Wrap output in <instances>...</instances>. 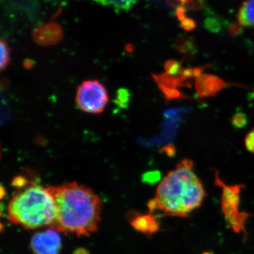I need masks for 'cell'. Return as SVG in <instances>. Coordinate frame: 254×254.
Here are the masks:
<instances>
[{
    "label": "cell",
    "mask_w": 254,
    "mask_h": 254,
    "mask_svg": "<svg viewBox=\"0 0 254 254\" xmlns=\"http://www.w3.org/2000/svg\"><path fill=\"white\" fill-rule=\"evenodd\" d=\"M55 206L50 228L65 235L89 237L98 230L102 202L94 192L76 182L47 188Z\"/></svg>",
    "instance_id": "obj_1"
},
{
    "label": "cell",
    "mask_w": 254,
    "mask_h": 254,
    "mask_svg": "<svg viewBox=\"0 0 254 254\" xmlns=\"http://www.w3.org/2000/svg\"><path fill=\"white\" fill-rule=\"evenodd\" d=\"M193 168V162L184 159L167 174L157 187L155 198L148 202L150 212L158 210L170 216L187 217L199 208L206 193Z\"/></svg>",
    "instance_id": "obj_2"
},
{
    "label": "cell",
    "mask_w": 254,
    "mask_h": 254,
    "mask_svg": "<svg viewBox=\"0 0 254 254\" xmlns=\"http://www.w3.org/2000/svg\"><path fill=\"white\" fill-rule=\"evenodd\" d=\"M55 215L54 202L47 188L33 182L16 189L7 206L8 220L26 229L51 227Z\"/></svg>",
    "instance_id": "obj_3"
},
{
    "label": "cell",
    "mask_w": 254,
    "mask_h": 254,
    "mask_svg": "<svg viewBox=\"0 0 254 254\" xmlns=\"http://www.w3.org/2000/svg\"><path fill=\"white\" fill-rule=\"evenodd\" d=\"M215 185L221 187V206L227 225L237 233H246L245 222L250 217L248 213L240 210V193L243 185H228L215 174Z\"/></svg>",
    "instance_id": "obj_4"
},
{
    "label": "cell",
    "mask_w": 254,
    "mask_h": 254,
    "mask_svg": "<svg viewBox=\"0 0 254 254\" xmlns=\"http://www.w3.org/2000/svg\"><path fill=\"white\" fill-rule=\"evenodd\" d=\"M76 103L78 108L86 113H103L109 102L105 87L98 80H86L78 86Z\"/></svg>",
    "instance_id": "obj_5"
},
{
    "label": "cell",
    "mask_w": 254,
    "mask_h": 254,
    "mask_svg": "<svg viewBox=\"0 0 254 254\" xmlns=\"http://www.w3.org/2000/svg\"><path fill=\"white\" fill-rule=\"evenodd\" d=\"M34 254H59L62 249V239L58 231L50 228L34 234L30 243Z\"/></svg>",
    "instance_id": "obj_6"
},
{
    "label": "cell",
    "mask_w": 254,
    "mask_h": 254,
    "mask_svg": "<svg viewBox=\"0 0 254 254\" xmlns=\"http://www.w3.org/2000/svg\"><path fill=\"white\" fill-rule=\"evenodd\" d=\"M32 36L35 42L40 46H53L63 39V30L58 23H45L35 28Z\"/></svg>",
    "instance_id": "obj_7"
},
{
    "label": "cell",
    "mask_w": 254,
    "mask_h": 254,
    "mask_svg": "<svg viewBox=\"0 0 254 254\" xmlns=\"http://www.w3.org/2000/svg\"><path fill=\"white\" fill-rule=\"evenodd\" d=\"M130 224L137 231L141 232L146 236L150 237L160 230V222L153 214H130Z\"/></svg>",
    "instance_id": "obj_8"
},
{
    "label": "cell",
    "mask_w": 254,
    "mask_h": 254,
    "mask_svg": "<svg viewBox=\"0 0 254 254\" xmlns=\"http://www.w3.org/2000/svg\"><path fill=\"white\" fill-rule=\"evenodd\" d=\"M225 86V83L216 76L205 74L197 78L195 87L200 96H209L218 93Z\"/></svg>",
    "instance_id": "obj_9"
},
{
    "label": "cell",
    "mask_w": 254,
    "mask_h": 254,
    "mask_svg": "<svg viewBox=\"0 0 254 254\" xmlns=\"http://www.w3.org/2000/svg\"><path fill=\"white\" fill-rule=\"evenodd\" d=\"M237 20L241 26H254V0H247L239 9Z\"/></svg>",
    "instance_id": "obj_10"
},
{
    "label": "cell",
    "mask_w": 254,
    "mask_h": 254,
    "mask_svg": "<svg viewBox=\"0 0 254 254\" xmlns=\"http://www.w3.org/2000/svg\"><path fill=\"white\" fill-rule=\"evenodd\" d=\"M103 6H111L116 11H128L136 4L137 0H95Z\"/></svg>",
    "instance_id": "obj_11"
},
{
    "label": "cell",
    "mask_w": 254,
    "mask_h": 254,
    "mask_svg": "<svg viewBox=\"0 0 254 254\" xmlns=\"http://www.w3.org/2000/svg\"><path fill=\"white\" fill-rule=\"evenodd\" d=\"M172 6H183L189 9H198L202 6L201 0H167Z\"/></svg>",
    "instance_id": "obj_12"
},
{
    "label": "cell",
    "mask_w": 254,
    "mask_h": 254,
    "mask_svg": "<svg viewBox=\"0 0 254 254\" xmlns=\"http://www.w3.org/2000/svg\"><path fill=\"white\" fill-rule=\"evenodd\" d=\"M0 47H1V61H0L1 64H0V68H1V71H3L7 67L10 63V48L4 39L1 40Z\"/></svg>",
    "instance_id": "obj_13"
},
{
    "label": "cell",
    "mask_w": 254,
    "mask_h": 254,
    "mask_svg": "<svg viewBox=\"0 0 254 254\" xmlns=\"http://www.w3.org/2000/svg\"><path fill=\"white\" fill-rule=\"evenodd\" d=\"M248 123V118L247 115L243 113H237L232 117V125L235 128H244Z\"/></svg>",
    "instance_id": "obj_14"
},
{
    "label": "cell",
    "mask_w": 254,
    "mask_h": 254,
    "mask_svg": "<svg viewBox=\"0 0 254 254\" xmlns=\"http://www.w3.org/2000/svg\"><path fill=\"white\" fill-rule=\"evenodd\" d=\"M205 28L209 31L217 33L221 29V22L218 18L209 17L205 21Z\"/></svg>",
    "instance_id": "obj_15"
},
{
    "label": "cell",
    "mask_w": 254,
    "mask_h": 254,
    "mask_svg": "<svg viewBox=\"0 0 254 254\" xmlns=\"http://www.w3.org/2000/svg\"><path fill=\"white\" fill-rule=\"evenodd\" d=\"M180 23H181L182 28L187 31H193L196 27V23H195L194 20L188 17L187 16L182 19Z\"/></svg>",
    "instance_id": "obj_16"
},
{
    "label": "cell",
    "mask_w": 254,
    "mask_h": 254,
    "mask_svg": "<svg viewBox=\"0 0 254 254\" xmlns=\"http://www.w3.org/2000/svg\"><path fill=\"white\" fill-rule=\"evenodd\" d=\"M245 146L248 151L254 154V128L246 136Z\"/></svg>",
    "instance_id": "obj_17"
},
{
    "label": "cell",
    "mask_w": 254,
    "mask_h": 254,
    "mask_svg": "<svg viewBox=\"0 0 254 254\" xmlns=\"http://www.w3.org/2000/svg\"><path fill=\"white\" fill-rule=\"evenodd\" d=\"M229 31H230V34L232 35V36H237V35L240 34L242 29H241L239 25L236 24V23H233V24L230 26Z\"/></svg>",
    "instance_id": "obj_18"
},
{
    "label": "cell",
    "mask_w": 254,
    "mask_h": 254,
    "mask_svg": "<svg viewBox=\"0 0 254 254\" xmlns=\"http://www.w3.org/2000/svg\"><path fill=\"white\" fill-rule=\"evenodd\" d=\"M73 254H90L88 251L86 250V249L80 248L77 249L74 252H73Z\"/></svg>",
    "instance_id": "obj_19"
},
{
    "label": "cell",
    "mask_w": 254,
    "mask_h": 254,
    "mask_svg": "<svg viewBox=\"0 0 254 254\" xmlns=\"http://www.w3.org/2000/svg\"><path fill=\"white\" fill-rule=\"evenodd\" d=\"M4 189H3V187H1V198H3V197H4Z\"/></svg>",
    "instance_id": "obj_20"
},
{
    "label": "cell",
    "mask_w": 254,
    "mask_h": 254,
    "mask_svg": "<svg viewBox=\"0 0 254 254\" xmlns=\"http://www.w3.org/2000/svg\"><path fill=\"white\" fill-rule=\"evenodd\" d=\"M202 254H212L210 253V252H204V253Z\"/></svg>",
    "instance_id": "obj_21"
}]
</instances>
